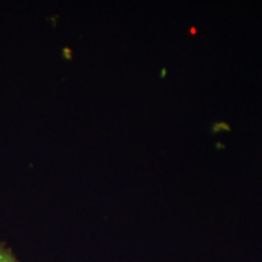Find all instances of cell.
Segmentation results:
<instances>
[{
	"mask_svg": "<svg viewBox=\"0 0 262 262\" xmlns=\"http://www.w3.org/2000/svg\"><path fill=\"white\" fill-rule=\"evenodd\" d=\"M0 262H19L12 251L0 242Z\"/></svg>",
	"mask_w": 262,
	"mask_h": 262,
	"instance_id": "1",
	"label": "cell"
},
{
	"mask_svg": "<svg viewBox=\"0 0 262 262\" xmlns=\"http://www.w3.org/2000/svg\"><path fill=\"white\" fill-rule=\"evenodd\" d=\"M61 53H62V56H63V58H64V59L71 60V59L73 58V52H72V50H71L70 48H63Z\"/></svg>",
	"mask_w": 262,
	"mask_h": 262,
	"instance_id": "2",
	"label": "cell"
}]
</instances>
